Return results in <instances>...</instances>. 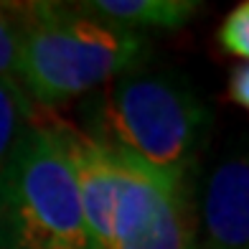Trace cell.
Wrapping results in <instances>:
<instances>
[{
    "label": "cell",
    "instance_id": "cell-1",
    "mask_svg": "<svg viewBox=\"0 0 249 249\" xmlns=\"http://www.w3.org/2000/svg\"><path fill=\"white\" fill-rule=\"evenodd\" d=\"M87 135L160 183L186 191L209 135V109L183 79L138 66L102 87Z\"/></svg>",
    "mask_w": 249,
    "mask_h": 249
},
{
    "label": "cell",
    "instance_id": "cell-2",
    "mask_svg": "<svg viewBox=\"0 0 249 249\" xmlns=\"http://www.w3.org/2000/svg\"><path fill=\"white\" fill-rule=\"evenodd\" d=\"M18 26V84L28 99L59 107L148 59V41L79 5H10Z\"/></svg>",
    "mask_w": 249,
    "mask_h": 249
},
{
    "label": "cell",
    "instance_id": "cell-3",
    "mask_svg": "<svg viewBox=\"0 0 249 249\" xmlns=\"http://www.w3.org/2000/svg\"><path fill=\"white\" fill-rule=\"evenodd\" d=\"M0 249H94L56 117L33 115L0 171Z\"/></svg>",
    "mask_w": 249,
    "mask_h": 249
},
{
    "label": "cell",
    "instance_id": "cell-4",
    "mask_svg": "<svg viewBox=\"0 0 249 249\" xmlns=\"http://www.w3.org/2000/svg\"><path fill=\"white\" fill-rule=\"evenodd\" d=\"M107 249H196L186 191L165 186L115 155Z\"/></svg>",
    "mask_w": 249,
    "mask_h": 249
},
{
    "label": "cell",
    "instance_id": "cell-5",
    "mask_svg": "<svg viewBox=\"0 0 249 249\" xmlns=\"http://www.w3.org/2000/svg\"><path fill=\"white\" fill-rule=\"evenodd\" d=\"M196 249H249V150L224 158L211 171Z\"/></svg>",
    "mask_w": 249,
    "mask_h": 249
},
{
    "label": "cell",
    "instance_id": "cell-6",
    "mask_svg": "<svg viewBox=\"0 0 249 249\" xmlns=\"http://www.w3.org/2000/svg\"><path fill=\"white\" fill-rule=\"evenodd\" d=\"M66 158L71 163L74 183L82 216L94 249H107L112 201H115V155L102 148L87 132L71 127L69 122L56 120Z\"/></svg>",
    "mask_w": 249,
    "mask_h": 249
},
{
    "label": "cell",
    "instance_id": "cell-7",
    "mask_svg": "<svg viewBox=\"0 0 249 249\" xmlns=\"http://www.w3.org/2000/svg\"><path fill=\"white\" fill-rule=\"evenodd\" d=\"M79 8L127 31H173L183 28L198 13L201 3L196 0H89V3H79Z\"/></svg>",
    "mask_w": 249,
    "mask_h": 249
},
{
    "label": "cell",
    "instance_id": "cell-8",
    "mask_svg": "<svg viewBox=\"0 0 249 249\" xmlns=\"http://www.w3.org/2000/svg\"><path fill=\"white\" fill-rule=\"evenodd\" d=\"M33 115V102L18 84V79H0V171L28 130Z\"/></svg>",
    "mask_w": 249,
    "mask_h": 249
},
{
    "label": "cell",
    "instance_id": "cell-9",
    "mask_svg": "<svg viewBox=\"0 0 249 249\" xmlns=\"http://www.w3.org/2000/svg\"><path fill=\"white\" fill-rule=\"evenodd\" d=\"M216 41L226 53L239 56L244 59V64H249V0L239 3L221 20Z\"/></svg>",
    "mask_w": 249,
    "mask_h": 249
},
{
    "label": "cell",
    "instance_id": "cell-10",
    "mask_svg": "<svg viewBox=\"0 0 249 249\" xmlns=\"http://www.w3.org/2000/svg\"><path fill=\"white\" fill-rule=\"evenodd\" d=\"M18 74V26L10 5H0V79Z\"/></svg>",
    "mask_w": 249,
    "mask_h": 249
},
{
    "label": "cell",
    "instance_id": "cell-11",
    "mask_svg": "<svg viewBox=\"0 0 249 249\" xmlns=\"http://www.w3.org/2000/svg\"><path fill=\"white\" fill-rule=\"evenodd\" d=\"M229 97L249 112V64H239L231 69L229 76Z\"/></svg>",
    "mask_w": 249,
    "mask_h": 249
}]
</instances>
